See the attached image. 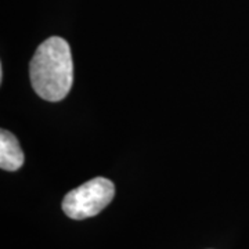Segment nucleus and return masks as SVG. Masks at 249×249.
<instances>
[{
    "instance_id": "obj_1",
    "label": "nucleus",
    "mask_w": 249,
    "mask_h": 249,
    "mask_svg": "<svg viewBox=\"0 0 249 249\" xmlns=\"http://www.w3.org/2000/svg\"><path fill=\"white\" fill-rule=\"evenodd\" d=\"M35 93L46 101H61L73 83V62L70 45L60 36L46 39L36 49L29 64Z\"/></svg>"
},
{
    "instance_id": "obj_2",
    "label": "nucleus",
    "mask_w": 249,
    "mask_h": 249,
    "mask_svg": "<svg viewBox=\"0 0 249 249\" xmlns=\"http://www.w3.org/2000/svg\"><path fill=\"white\" fill-rule=\"evenodd\" d=\"M115 196V186L106 178H94L71 190L62 199V211L73 220L98 214Z\"/></svg>"
},
{
    "instance_id": "obj_3",
    "label": "nucleus",
    "mask_w": 249,
    "mask_h": 249,
    "mask_svg": "<svg viewBox=\"0 0 249 249\" xmlns=\"http://www.w3.org/2000/svg\"><path fill=\"white\" fill-rule=\"evenodd\" d=\"M24 152L19 147L17 137L9 130L0 132V168L9 172H16L24 165Z\"/></svg>"
}]
</instances>
